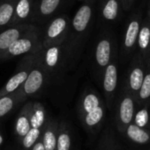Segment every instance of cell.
Returning a JSON list of instances; mask_svg holds the SVG:
<instances>
[{"mask_svg":"<svg viewBox=\"0 0 150 150\" xmlns=\"http://www.w3.org/2000/svg\"><path fill=\"white\" fill-rule=\"evenodd\" d=\"M121 4H122V7L123 10L126 11H128L131 10V8L133 7L135 0H120Z\"/></svg>","mask_w":150,"mask_h":150,"instance_id":"83f0119b","label":"cell"},{"mask_svg":"<svg viewBox=\"0 0 150 150\" xmlns=\"http://www.w3.org/2000/svg\"><path fill=\"white\" fill-rule=\"evenodd\" d=\"M123 7L120 0H99L97 6L98 22L102 27H108L110 25L118 22L122 17Z\"/></svg>","mask_w":150,"mask_h":150,"instance_id":"4fadbf2b","label":"cell"},{"mask_svg":"<svg viewBox=\"0 0 150 150\" xmlns=\"http://www.w3.org/2000/svg\"><path fill=\"white\" fill-rule=\"evenodd\" d=\"M3 142H4V137H3L2 134L0 133V146L3 144Z\"/></svg>","mask_w":150,"mask_h":150,"instance_id":"4dcf8cb0","label":"cell"},{"mask_svg":"<svg viewBox=\"0 0 150 150\" xmlns=\"http://www.w3.org/2000/svg\"><path fill=\"white\" fill-rule=\"evenodd\" d=\"M39 58L49 78L47 90L57 86L67 78L70 72L65 68L62 45L42 47L40 51Z\"/></svg>","mask_w":150,"mask_h":150,"instance_id":"3957f363","label":"cell"},{"mask_svg":"<svg viewBox=\"0 0 150 150\" xmlns=\"http://www.w3.org/2000/svg\"><path fill=\"white\" fill-rule=\"evenodd\" d=\"M124 134L128 140L139 145H145L150 142V133L148 129L140 127L133 122L128 125Z\"/></svg>","mask_w":150,"mask_h":150,"instance_id":"44dd1931","label":"cell"},{"mask_svg":"<svg viewBox=\"0 0 150 150\" xmlns=\"http://www.w3.org/2000/svg\"><path fill=\"white\" fill-rule=\"evenodd\" d=\"M34 25L32 24H19L13 26H9L0 32V57L8 49V47L20 36L27 32L32 30Z\"/></svg>","mask_w":150,"mask_h":150,"instance_id":"5bb4252c","label":"cell"},{"mask_svg":"<svg viewBox=\"0 0 150 150\" xmlns=\"http://www.w3.org/2000/svg\"><path fill=\"white\" fill-rule=\"evenodd\" d=\"M39 52L35 54H28L22 55V58L20 59L15 69L14 74L0 89V98H3L14 92L24 83L30 71L36 64Z\"/></svg>","mask_w":150,"mask_h":150,"instance_id":"ba28073f","label":"cell"},{"mask_svg":"<svg viewBox=\"0 0 150 150\" xmlns=\"http://www.w3.org/2000/svg\"><path fill=\"white\" fill-rule=\"evenodd\" d=\"M148 18H149V24H150V3H149V12H148Z\"/></svg>","mask_w":150,"mask_h":150,"instance_id":"1f68e13d","label":"cell"},{"mask_svg":"<svg viewBox=\"0 0 150 150\" xmlns=\"http://www.w3.org/2000/svg\"><path fill=\"white\" fill-rule=\"evenodd\" d=\"M136 48L145 62L150 59V24L148 16L142 18Z\"/></svg>","mask_w":150,"mask_h":150,"instance_id":"d6986e66","label":"cell"},{"mask_svg":"<svg viewBox=\"0 0 150 150\" xmlns=\"http://www.w3.org/2000/svg\"><path fill=\"white\" fill-rule=\"evenodd\" d=\"M27 98L20 88L7 96L0 98V119L9 114L18 105L27 101Z\"/></svg>","mask_w":150,"mask_h":150,"instance_id":"ac0fdd59","label":"cell"},{"mask_svg":"<svg viewBox=\"0 0 150 150\" xmlns=\"http://www.w3.org/2000/svg\"><path fill=\"white\" fill-rule=\"evenodd\" d=\"M133 123L142 128H148L149 126V111L147 106H142L134 113Z\"/></svg>","mask_w":150,"mask_h":150,"instance_id":"4316f807","label":"cell"},{"mask_svg":"<svg viewBox=\"0 0 150 150\" xmlns=\"http://www.w3.org/2000/svg\"><path fill=\"white\" fill-rule=\"evenodd\" d=\"M42 49L40 26H34L16 40L0 57V62L28 54H35Z\"/></svg>","mask_w":150,"mask_h":150,"instance_id":"277c9868","label":"cell"},{"mask_svg":"<svg viewBox=\"0 0 150 150\" xmlns=\"http://www.w3.org/2000/svg\"><path fill=\"white\" fill-rule=\"evenodd\" d=\"M39 56H40V52L38 54L36 64L30 71L24 83L19 87L27 98L39 96L43 91H45L48 88L49 78L44 68L42 67L40 62Z\"/></svg>","mask_w":150,"mask_h":150,"instance_id":"8fae6325","label":"cell"},{"mask_svg":"<svg viewBox=\"0 0 150 150\" xmlns=\"http://www.w3.org/2000/svg\"><path fill=\"white\" fill-rule=\"evenodd\" d=\"M118 65L119 58L118 54H117L105 68L100 83L103 92V100L107 109L109 110H112L117 98L118 84Z\"/></svg>","mask_w":150,"mask_h":150,"instance_id":"9c48e42d","label":"cell"},{"mask_svg":"<svg viewBox=\"0 0 150 150\" xmlns=\"http://www.w3.org/2000/svg\"><path fill=\"white\" fill-rule=\"evenodd\" d=\"M142 14V11L140 10L130 16L127 20L121 41V46L118 47V58L121 62L127 60L136 50L139 32L143 18Z\"/></svg>","mask_w":150,"mask_h":150,"instance_id":"52a82bcc","label":"cell"},{"mask_svg":"<svg viewBox=\"0 0 150 150\" xmlns=\"http://www.w3.org/2000/svg\"><path fill=\"white\" fill-rule=\"evenodd\" d=\"M16 0H0V32L9 27Z\"/></svg>","mask_w":150,"mask_h":150,"instance_id":"cb8c5ba5","label":"cell"},{"mask_svg":"<svg viewBox=\"0 0 150 150\" xmlns=\"http://www.w3.org/2000/svg\"><path fill=\"white\" fill-rule=\"evenodd\" d=\"M71 0H35L31 24L36 26L43 25L57 14L63 13L64 9Z\"/></svg>","mask_w":150,"mask_h":150,"instance_id":"30bf717a","label":"cell"},{"mask_svg":"<svg viewBox=\"0 0 150 150\" xmlns=\"http://www.w3.org/2000/svg\"><path fill=\"white\" fill-rule=\"evenodd\" d=\"M47 113L44 105L38 101H33L30 126L32 128L42 129L47 120Z\"/></svg>","mask_w":150,"mask_h":150,"instance_id":"603a6c76","label":"cell"},{"mask_svg":"<svg viewBox=\"0 0 150 150\" xmlns=\"http://www.w3.org/2000/svg\"><path fill=\"white\" fill-rule=\"evenodd\" d=\"M41 131L42 129H36L32 127L30 128V130L19 142L23 150H29L33 147V145L41 137Z\"/></svg>","mask_w":150,"mask_h":150,"instance_id":"484cf974","label":"cell"},{"mask_svg":"<svg viewBox=\"0 0 150 150\" xmlns=\"http://www.w3.org/2000/svg\"><path fill=\"white\" fill-rule=\"evenodd\" d=\"M76 1H79L81 3H88V2H95L96 0H76Z\"/></svg>","mask_w":150,"mask_h":150,"instance_id":"f546056e","label":"cell"},{"mask_svg":"<svg viewBox=\"0 0 150 150\" xmlns=\"http://www.w3.org/2000/svg\"><path fill=\"white\" fill-rule=\"evenodd\" d=\"M117 54H118V45L115 33L109 27H101L89 56V69L98 85L101 83L105 68Z\"/></svg>","mask_w":150,"mask_h":150,"instance_id":"7a4b0ae2","label":"cell"},{"mask_svg":"<svg viewBox=\"0 0 150 150\" xmlns=\"http://www.w3.org/2000/svg\"><path fill=\"white\" fill-rule=\"evenodd\" d=\"M72 145V130L68 122L65 120L59 121L56 150H71Z\"/></svg>","mask_w":150,"mask_h":150,"instance_id":"ffe728a7","label":"cell"},{"mask_svg":"<svg viewBox=\"0 0 150 150\" xmlns=\"http://www.w3.org/2000/svg\"><path fill=\"white\" fill-rule=\"evenodd\" d=\"M147 70V65L143 57L137 52L133 55L128 70L127 75L125 79L124 84L129 92L136 98V96L139 92V90L143 82L145 74Z\"/></svg>","mask_w":150,"mask_h":150,"instance_id":"7c38bea8","label":"cell"},{"mask_svg":"<svg viewBox=\"0 0 150 150\" xmlns=\"http://www.w3.org/2000/svg\"><path fill=\"white\" fill-rule=\"evenodd\" d=\"M29 150H45L44 149V146H43V143H42V141L41 139V137L37 140V142L33 145V147L30 149Z\"/></svg>","mask_w":150,"mask_h":150,"instance_id":"f1b7e54d","label":"cell"},{"mask_svg":"<svg viewBox=\"0 0 150 150\" xmlns=\"http://www.w3.org/2000/svg\"><path fill=\"white\" fill-rule=\"evenodd\" d=\"M136 100L134 97L129 92L125 84L123 83L118 98H116L114 105H116L115 120L118 131L124 134L126 127L130 125L135 113Z\"/></svg>","mask_w":150,"mask_h":150,"instance_id":"8992f818","label":"cell"},{"mask_svg":"<svg viewBox=\"0 0 150 150\" xmlns=\"http://www.w3.org/2000/svg\"><path fill=\"white\" fill-rule=\"evenodd\" d=\"M33 101L28 100L25 101L20 111L18 113L16 122H15V134L18 141L20 142L23 137L30 130V118L32 113Z\"/></svg>","mask_w":150,"mask_h":150,"instance_id":"2e32d148","label":"cell"},{"mask_svg":"<svg viewBox=\"0 0 150 150\" xmlns=\"http://www.w3.org/2000/svg\"><path fill=\"white\" fill-rule=\"evenodd\" d=\"M35 0H16L13 16L9 26L19 24H31Z\"/></svg>","mask_w":150,"mask_h":150,"instance_id":"9a60e30c","label":"cell"},{"mask_svg":"<svg viewBox=\"0 0 150 150\" xmlns=\"http://www.w3.org/2000/svg\"><path fill=\"white\" fill-rule=\"evenodd\" d=\"M97 150H122L116 139L113 130L110 127L104 129V132L99 141Z\"/></svg>","mask_w":150,"mask_h":150,"instance_id":"d4e9b609","label":"cell"},{"mask_svg":"<svg viewBox=\"0 0 150 150\" xmlns=\"http://www.w3.org/2000/svg\"><path fill=\"white\" fill-rule=\"evenodd\" d=\"M147 70L141 83V86L139 90V92L136 96V104L140 106H147L150 104V59L146 62Z\"/></svg>","mask_w":150,"mask_h":150,"instance_id":"7402d4cb","label":"cell"},{"mask_svg":"<svg viewBox=\"0 0 150 150\" xmlns=\"http://www.w3.org/2000/svg\"><path fill=\"white\" fill-rule=\"evenodd\" d=\"M71 25V18L67 13H60L40 26L42 47L62 45L65 40Z\"/></svg>","mask_w":150,"mask_h":150,"instance_id":"5b68a950","label":"cell"},{"mask_svg":"<svg viewBox=\"0 0 150 150\" xmlns=\"http://www.w3.org/2000/svg\"><path fill=\"white\" fill-rule=\"evenodd\" d=\"M59 121L48 117L41 131V139L45 150H56Z\"/></svg>","mask_w":150,"mask_h":150,"instance_id":"e0dca14e","label":"cell"},{"mask_svg":"<svg viewBox=\"0 0 150 150\" xmlns=\"http://www.w3.org/2000/svg\"><path fill=\"white\" fill-rule=\"evenodd\" d=\"M95 2L82 3L71 18V25L62 44L64 61L68 72L74 71L82 59L96 22Z\"/></svg>","mask_w":150,"mask_h":150,"instance_id":"6da1fadb","label":"cell"}]
</instances>
